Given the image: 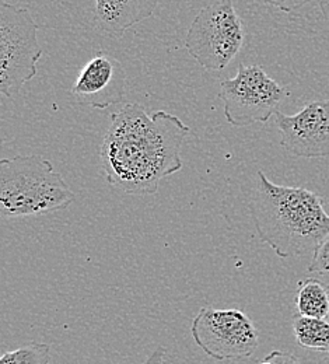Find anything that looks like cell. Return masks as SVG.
<instances>
[{
	"instance_id": "1",
	"label": "cell",
	"mask_w": 329,
	"mask_h": 364,
	"mask_svg": "<svg viewBox=\"0 0 329 364\" xmlns=\"http://www.w3.org/2000/svg\"><path fill=\"white\" fill-rule=\"evenodd\" d=\"M190 128L167 111L147 114L128 102L109 117L99 147L108 183L128 195H154L160 181L183 170L181 149Z\"/></svg>"
},
{
	"instance_id": "2",
	"label": "cell",
	"mask_w": 329,
	"mask_h": 364,
	"mask_svg": "<svg viewBox=\"0 0 329 364\" xmlns=\"http://www.w3.org/2000/svg\"><path fill=\"white\" fill-rule=\"evenodd\" d=\"M249 212L261 242L283 259L314 254L329 234V215L315 192L278 185L262 170L257 173Z\"/></svg>"
},
{
	"instance_id": "3",
	"label": "cell",
	"mask_w": 329,
	"mask_h": 364,
	"mask_svg": "<svg viewBox=\"0 0 329 364\" xmlns=\"http://www.w3.org/2000/svg\"><path fill=\"white\" fill-rule=\"evenodd\" d=\"M75 193L41 156H17L0 163V212L4 218L37 216L70 206Z\"/></svg>"
},
{
	"instance_id": "4",
	"label": "cell",
	"mask_w": 329,
	"mask_h": 364,
	"mask_svg": "<svg viewBox=\"0 0 329 364\" xmlns=\"http://www.w3.org/2000/svg\"><path fill=\"white\" fill-rule=\"evenodd\" d=\"M43 55L38 26L26 7L1 1L0 6V91L16 98L37 75Z\"/></svg>"
},
{
	"instance_id": "5",
	"label": "cell",
	"mask_w": 329,
	"mask_h": 364,
	"mask_svg": "<svg viewBox=\"0 0 329 364\" xmlns=\"http://www.w3.org/2000/svg\"><path fill=\"white\" fill-rule=\"evenodd\" d=\"M242 21L230 0L203 7L189 26L185 49L207 72H220L230 65L244 46Z\"/></svg>"
},
{
	"instance_id": "6",
	"label": "cell",
	"mask_w": 329,
	"mask_h": 364,
	"mask_svg": "<svg viewBox=\"0 0 329 364\" xmlns=\"http://www.w3.org/2000/svg\"><path fill=\"white\" fill-rule=\"evenodd\" d=\"M288 94L261 66L239 63L235 77L222 82L219 98L223 101L227 122L235 128H245L269 121Z\"/></svg>"
},
{
	"instance_id": "7",
	"label": "cell",
	"mask_w": 329,
	"mask_h": 364,
	"mask_svg": "<svg viewBox=\"0 0 329 364\" xmlns=\"http://www.w3.org/2000/svg\"><path fill=\"white\" fill-rule=\"evenodd\" d=\"M193 342L219 362L245 360L259 343L255 323L237 309L203 307L190 323Z\"/></svg>"
},
{
	"instance_id": "8",
	"label": "cell",
	"mask_w": 329,
	"mask_h": 364,
	"mask_svg": "<svg viewBox=\"0 0 329 364\" xmlns=\"http://www.w3.org/2000/svg\"><path fill=\"white\" fill-rule=\"evenodd\" d=\"M281 144L291 156L301 159L329 157V100L313 101L300 112L275 114Z\"/></svg>"
},
{
	"instance_id": "9",
	"label": "cell",
	"mask_w": 329,
	"mask_h": 364,
	"mask_svg": "<svg viewBox=\"0 0 329 364\" xmlns=\"http://www.w3.org/2000/svg\"><path fill=\"white\" fill-rule=\"evenodd\" d=\"M126 90V75L118 59L98 50L85 65L72 86L73 97L97 109L121 102Z\"/></svg>"
},
{
	"instance_id": "10",
	"label": "cell",
	"mask_w": 329,
	"mask_h": 364,
	"mask_svg": "<svg viewBox=\"0 0 329 364\" xmlns=\"http://www.w3.org/2000/svg\"><path fill=\"white\" fill-rule=\"evenodd\" d=\"M160 0H95V18L101 30L119 40L125 33L153 16Z\"/></svg>"
},
{
	"instance_id": "11",
	"label": "cell",
	"mask_w": 329,
	"mask_h": 364,
	"mask_svg": "<svg viewBox=\"0 0 329 364\" xmlns=\"http://www.w3.org/2000/svg\"><path fill=\"white\" fill-rule=\"evenodd\" d=\"M296 307L300 316L329 319V284L318 276L298 282Z\"/></svg>"
},
{
	"instance_id": "12",
	"label": "cell",
	"mask_w": 329,
	"mask_h": 364,
	"mask_svg": "<svg viewBox=\"0 0 329 364\" xmlns=\"http://www.w3.org/2000/svg\"><path fill=\"white\" fill-rule=\"evenodd\" d=\"M293 333L301 348L329 355V319L296 314L293 317Z\"/></svg>"
},
{
	"instance_id": "13",
	"label": "cell",
	"mask_w": 329,
	"mask_h": 364,
	"mask_svg": "<svg viewBox=\"0 0 329 364\" xmlns=\"http://www.w3.org/2000/svg\"><path fill=\"white\" fill-rule=\"evenodd\" d=\"M50 349L43 342H28L24 346L4 352L0 358V364H49Z\"/></svg>"
},
{
	"instance_id": "14",
	"label": "cell",
	"mask_w": 329,
	"mask_h": 364,
	"mask_svg": "<svg viewBox=\"0 0 329 364\" xmlns=\"http://www.w3.org/2000/svg\"><path fill=\"white\" fill-rule=\"evenodd\" d=\"M308 272L320 277H329V234L313 254Z\"/></svg>"
},
{
	"instance_id": "15",
	"label": "cell",
	"mask_w": 329,
	"mask_h": 364,
	"mask_svg": "<svg viewBox=\"0 0 329 364\" xmlns=\"http://www.w3.org/2000/svg\"><path fill=\"white\" fill-rule=\"evenodd\" d=\"M259 1L264 3V4L272 6V7H276L284 13H291V11L306 6L311 0H259Z\"/></svg>"
},
{
	"instance_id": "16",
	"label": "cell",
	"mask_w": 329,
	"mask_h": 364,
	"mask_svg": "<svg viewBox=\"0 0 329 364\" xmlns=\"http://www.w3.org/2000/svg\"><path fill=\"white\" fill-rule=\"evenodd\" d=\"M265 359L275 364H303V362L293 353L282 352V350H272L268 356H265Z\"/></svg>"
},
{
	"instance_id": "17",
	"label": "cell",
	"mask_w": 329,
	"mask_h": 364,
	"mask_svg": "<svg viewBox=\"0 0 329 364\" xmlns=\"http://www.w3.org/2000/svg\"><path fill=\"white\" fill-rule=\"evenodd\" d=\"M320 9H321V11L324 14V18H325V21L328 23L329 26V0H321L320 1Z\"/></svg>"
},
{
	"instance_id": "18",
	"label": "cell",
	"mask_w": 329,
	"mask_h": 364,
	"mask_svg": "<svg viewBox=\"0 0 329 364\" xmlns=\"http://www.w3.org/2000/svg\"><path fill=\"white\" fill-rule=\"evenodd\" d=\"M315 364H329V355H325V356H323L321 359H318Z\"/></svg>"
},
{
	"instance_id": "19",
	"label": "cell",
	"mask_w": 329,
	"mask_h": 364,
	"mask_svg": "<svg viewBox=\"0 0 329 364\" xmlns=\"http://www.w3.org/2000/svg\"><path fill=\"white\" fill-rule=\"evenodd\" d=\"M258 364H275L274 362H271V360H268V359H264L262 362H259Z\"/></svg>"
}]
</instances>
